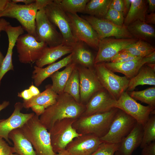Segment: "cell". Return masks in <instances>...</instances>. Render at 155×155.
<instances>
[{
    "label": "cell",
    "mask_w": 155,
    "mask_h": 155,
    "mask_svg": "<svg viewBox=\"0 0 155 155\" xmlns=\"http://www.w3.org/2000/svg\"><path fill=\"white\" fill-rule=\"evenodd\" d=\"M138 57L132 55L127 52L122 50L118 53L111 59L110 62H123L133 60Z\"/></svg>",
    "instance_id": "ab89813d"
},
{
    "label": "cell",
    "mask_w": 155,
    "mask_h": 155,
    "mask_svg": "<svg viewBox=\"0 0 155 155\" xmlns=\"http://www.w3.org/2000/svg\"><path fill=\"white\" fill-rule=\"evenodd\" d=\"M148 4L149 11L151 12H154L155 10V0H147Z\"/></svg>",
    "instance_id": "f907efd6"
},
{
    "label": "cell",
    "mask_w": 155,
    "mask_h": 155,
    "mask_svg": "<svg viewBox=\"0 0 155 155\" xmlns=\"http://www.w3.org/2000/svg\"><path fill=\"white\" fill-rule=\"evenodd\" d=\"M1 31H0V38L1 37ZM4 57L0 50V67L3 61Z\"/></svg>",
    "instance_id": "9f6ffc18"
},
{
    "label": "cell",
    "mask_w": 155,
    "mask_h": 155,
    "mask_svg": "<svg viewBox=\"0 0 155 155\" xmlns=\"http://www.w3.org/2000/svg\"><path fill=\"white\" fill-rule=\"evenodd\" d=\"M31 108L35 114L38 116H40L45 109L42 106L38 105L33 106Z\"/></svg>",
    "instance_id": "bcb514c9"
},
{
    "label": "cell",
    "mask_w": 155,
    "mask_h": 155,
    "mask_svg": "<svg viewBox=\"0 0 155 155\" xmlns=\"http://www.w3.org/2000/svg\"><path fill=\"white\" fill-rule=\"evenodd\" d=\"M76 65L75 63L72 62L66 66L62 71H57L50 77L52 82V89L58 94L64 93L66 83Z\"/></svg>",
    "instance_id": "f546056e"
},
{
    "label": "cell",
    "mask_w": 155,
    "mask_h": 155,
    "mask_svg": "<svg viewBox=\"0 0 155 155\" xmlns=\"http://www.w3.org/2000/svg\"><path fill=\"white\" fill-rule=\"evenodd\" d=\"M155 71V63H147L145 64Z\"/></svg>",
    "instance_id": "11a10c76"
},
{
    "label": "cell",
    "mask_w": 155,
    "mask_h": 155,
    "mask_svg": "<svg viewBox=\"0 0 155 155\" xmlns=\"http://www.w3.org/2000/svg\"><path fill=\"white\" fill-rule=\"evenodd\" d=\"M137 123L134 118L118 109L108 132L100 139L102 142L120 143L129 133Z\"/></svg>",
    "instance_id": "ba28073f"
},
{
    "label": "cell",
    "mask_w": 155,
    "mask_h": 155,
    "mask_svg": "<svg viewBox=\"0 0 155 155\" xmlns=\"http://www.w3.org/2000/svg\"><path fill=\"white\" fill-rule=\"evenodd\" d=\"M10 103L9 101H4L0 105V112L2 110L6 108L9 104ZM2 119H0V121Z\"/></svg>",
    "instance_id": "f5cc1de1"
},
{
    "label": "cell",
    "mask_w": 155,
    "mask_h": 155,
    "mask_svg": "<svg viewBox=\"0 0 155 155\" xmlns=\"http://www.w3.org/2000/svg\"><path fill=\"white\" fill-rule=\"evenodd\" d=\"M58 95L53 90L51 85H48L46 86L45 90L38 94L29 100H23V108L28 109L38 105L46 109L56 102Z\"/></svg>",
    "instance_id": "484cf974"
},
{
    "label": "cell",
    "mask_w": 155,
    "mask_h": 155,
    "mask_svg": "<svg viewBox=\"0 0 155 155\" xmlns=\"http://www.w3.org/2000/svg\"><path fill=\"white\" fill-rule=\"evenodd\" d=\"M104 18L116 25L120 26H123L125 18L124 14L122 12L109 8Z\"/></svg>",
    "instance_id": "8d00e7d4"
},
{
    "label": "cell",
    "mask_w": 155,
    "mask_h": 155,
    "mask_svg": "<svg viewBox=\"0 0 155 155\" xmlns=\"http://www.w3.org/2000/svg\"><path fill=\"white\" fill-rule=\"evenodd\" d=\"M145 22L148 24H155V13L154 12L150 13L149 14H147L145 18Z\"/></svg>",
    "instance_id": "7dc6e473"
},
{
    "label": "cell",
    "mask_w": 155,
    "mask_h": 155,
    "mask_svg": "<svg viewBox=\"0 0 155 155\" xmlns=\"http://www.w3.org/2000/svg\"><path fill=\"white\" fill-rule=\"evenodd\" d=\"M114 155H121L119 154V153L118 152V151H117L115 152L114 154Z\"/></svg>",
    "instance_id": "6f0895ef"
},
{
    "label": "cell",
    "mask_w": 155,
    "mask_h": 155,
    "mask_svg": "<svg viewBox=\"0 0 155 155\" xmlns=\"http://www.w3.org/2000/svg\"><path fill=\"white\" fill-rule=\"evenodd\" d=\"M35 30L37 40L45 43L49 47L55 46L63 44L61 34L47 18L45 8L40 9L37 12Z\"/></svg>",
    "instance_id": "30bf717a"
},
{
    "label": "cell",
    "mask_w": 155,
    "mask_h": 155,
    "mask_svg": "<svg viewBox=\"0 0 155 155\" xmlns=\"http://www.w3.org/2000/svg\"><path fill=\"white\" fill-rule=\"evenodd\" d=\"M76 66L79 74L80 102L85 105L93 95L103 88L93 69Z\"/></svg>",
    "instance_id": "9a60e30c"
},
{
    "label": "cell",
    "mask_w": 155,
    "mask_h": 155,
    "mask_svg": "<svg viewBox=\"0 0 155 155\" xmlns=\"http://www.w3.org/2000/svg\"><path fill=\"white\" fill-rule=\"evenodd\" d=\"M135 38H107L100 40L94 64L109 62L118 53L137 41Z\"/></svg>",
    "instance_id": "5bb4252c"
},
{
    "label": "cell",
    "mask_w": 155,
    "mask_h": 155,
    "mask_svg": "<svg viewBox=\"0 0 155 155\" xmlns=\"http://www.w3.org/2000/svg\"><path fill=\"white\" fill-rule=\"evenodd\" d=\"M8 138L13 143L15 153L19 155H37L31 143L20 128L11 131L9 134Z\"/></svg>",
    "instance_id": "d4e9b609"
},
{
    "label": "cell",
    "mask_w": 155,
    "mask_h": 155,
    "mask_svg": "<svg viewBox=\"0 0 155 155\" xmlns=\"http://www.w3.org/2000/svg\"><path fill=\"white\" fill-rule=\"evenodd\" d=\"M39 9L36 1L25 5L13 3L9 0L5 8L0 11V18L6 17L16 19L24 30L36 38L35 19Z\"/></svg>",
    "instance_id": "277c9868"
},
{
    "label": "cell",
    "mask_w": 155,
    "mask_h": 155,
    "mask_svg": "<svg viewBox=\"0 0 155 155\" xmlns=\"http://www.w3.org/2000/svg\"><path fill=\"white\" fill-rule=\"evenodd\" d=\"M118 109L114 108L105 112L80 116L73 124V127L82 135H92L101 138L108 132Z\"/></svg>",
    "instance_id": "7a4b0ae2"
},
{
    "label": "cell",
    "mask_w": 155,
    "mask_h": 155,
    "mask_svg": "<svg viewBox=\"0 0 155 155\" xmlns=\"http://www.w3.org/2000/svg\"><path fill=\"white\" fill-rule=\"evenodd\" d=\"M81 17L90 23L97 33L100 40L111 37L117 38H134L127 27L124 25L119 26L104 18H98L89 15L83 16Z\"/></svg>",
    "instance_id": "4fadbf2b"
},
{
    "label": "cell",
    "mask_w": 155,
    "mask_h": 155,
    "mask_svg": "<svg viewBox=\"0 0 155 155\" xmlns=\"http://www.w3.org/2000/svg\"><path fill=\"white\" fill-rule=\"evenodd\" d=\"M115 108L123 111L143 126L150 115L155 114L154 107L148 105L144 106L138 103L126 91L124 92L117 100Z\"/></svg>",
    "instance_id": "8fae6325"
},
{
    "label": "cell",
    "mask_w": 155,
    "mask_h": 155,
    "mask_svg": "<svg viewBox=\"0 0 155 155\" xmlns=\"http://www.w3.org/2000/svg\"><path fill=\"white\" fill-rule=\"evenodd\" d=\"M142 148V155H155V142H152Z\"/></svg>",
    "instance_id": "7bdbcfd3"
},
{
    "label": "cell",
    "mask_w": 155,
    "mask_h": 155,
    "mask_svg": "<svg viewBox=\"0 0 155 155\" xmlns=\"http://www.w3.org/2000/svg\"><path fill=\"white\" fill-rule=\"evenodd\" d=\"M142 62L144 65L147 63H155V51L143 57Z\"/></svg>",
    "instance_id": "f6af8a7d"
},
{
    "label": "cell",
    "mask_w": 155,
    "mask_h": 155,
    "mask_svg": "<svg viewBox=\"0 0 155 155\" xmlns=\"http://www.w3.org/2000/svg\"><path fill=\"white\" fill-rule=\"evenodd\" d=\"M14 153L13 147L10 146L3 139L0 137V155H11Z\"/></svg>",
    "instance_id": "60d3db41"
},
{
    "label": "cell",
    "mask_w": 155,
    "mask_h": 155,
    "mask_svg": "<svg viewBox=\"0 0 155 155\" xmlns=\"http://www.w3.org/2000/svg\"><path fill=\"white\" fill-rule=\"evenodd\" d=\"M72 50V47L63 43L55 46H47L40 58L35 63V65L42 68L45 65L54 63L62 57L71 53Z\"/></svg>",
    "instance_id": "603a6c76"
},
{
    "label": "cell",
    "mask_w": 155,
    "mask_h": 155,
    "mask_svg": "<svg viewBox=\"0 0 155 155\" xmlns=\"http://www.w3.org/2000/svg\"><path fill=\"white\" fill-rule=\"evenodd\" d=\"M84 42L78 41L72 47V62L76 65L93 69L95 57Z\"/></svg>",
    "instance_id": "7402d4cb"
},
{
    "label": "cell",
    "mask_w": 155,
    "mask_h": 155,
    "mask_svg": "<svg viewBox=\"0 0 155 155\" xmlns=\"http://www.w3.org/2000/svg\"><path fill=\"white\" fill-rule=\"evenodd\" d=\"M10 24V23L3 18H0V31H5L7 26Z\"/></svg>",
    "instance_id": "681fc988"
},
{
    "label": "cell",
    "mask_w": 155,
    "mask_h": 155,
    "mask_svg": "<svg viewBox=\"0 0 155 155\" xmlns=\"http://www.w3.org/2000/svg\"><path fill=\"white\" fill-rule=\"evenodd\" d=\"M19 61L24 64L35 63L41 57L48 46L39 42L27 33L20 35L16 44Z\"/></svg>",
    "instance_id": "52a82bcc"
},
{
    "label": "cell",
    "mask_w": 155,
    "mask_h": 155,
    "mask_svg": "<svg viewBox=\"0 0 155 155\" xmlns=\"http://www.w3.org/2000/svg\"><path fill=\"white\" fill-rule=\"evenodd\" d=\"M93 69L103 88L117 100L127 90L129 79L115 74L105 66L104 63L95 64Z\"/></svg>",
    "instance_id": "5b68a950"
},
{
    "label": "cell",
    "mask_w": 155,
    "mask_h": 155,
    "mask_svg": "<svg viewBox=\"0 0 155 155\" xmlns=\"http://www.w3.org/2000/svg\"><path fill=\"white\" fill-rule=\"evenodd\" d=\"M23 108L22 103L16 102L11 115L7 119H3L0 121V137L5 139L10 145H11L12 143L8 138L9 133L15 129L20 128L35 114L34 113H21Z\"/></svg>",
    "instance_id": "2e32d148"
},
{
    "label": "cell",
    "mask_w": 155,
    "mask_h": 155,
    "mask_svg": "<svg viewBox=\"0 0 155 155\" xmlns=\"http://www.w3.org/2000/svg\"><path fill=\"white\" fill-rule=\"evenodd\" d=\"M85 109V105L77 102L70 95L64 92L58 95L54 104L45 109L39 120L49 131L56 122L64 119H77Z\"/></svg>",
    "instance_id": "6da1fadb"
},
{
    "label": "cell",
    "mask_w": 155,
    "mask_h": 155,
    "mask_svg": "<svg viewBox=\"0 0 155 155\" xmlns=\"http://www.w3.org/2000/svg\"><path fill=\"white\" fill-rule=\"evenodd\" d=\"M155 140V116L150 117L143 126V135L140 147L143 148Z\"/></svg>",
    "instance_id": "e575fe53"
},
{
    "label": "cell",
    "mask_w": 155,
    "mask_h": 155,
    "mask_svg": "<svg viewBox=\"0 0 155 155\" xmlns=\"http://www.w3.org/2000/svg\"><path fill=\"white\" fill-rule=\"evenodd\" d=\"M133 44L127 48L123 50L127 52L131 55L136 57H144L145 56V55L143 53L137 50L133 45Z\"/></svg>",
    "instance_id": "ee69618b"
},
{
    "label": "cell",
    "mask_w": 155,
    "mask_h": 155,
    "mask_svg": "<svg viewBox=\"0 0 155 155\" xmlns=\"http://www.w3.org/2000/svg\"><path fill=\"white\" fill-rule=\"evenodd\" d=\"M64 92L70 95L77 102L81 103L79 74L76 65L68 80L64 90Z\"/></svg>",
    "instance_id": "d6a6232c"
},
{
    "label": "cell",
    "mask_w": 155,
    "mask_h": 155,
    "mask_svg": "<svg viewBox=\"0 0 155 155\" xmlns=\"http://www.w3.org/2000/svg\"><path fill=\"white\" fill-rule=\"evenodd\" d=\"M11 155H18V154L17 153H13V154H11Z\"/></svg>",
    "instance_id": "91938a15"
},
{
    "label": "cell",
    "mask_w": 155,
    "mask_h": 155,
    "mask_svg": "<svg viewBox=\"0 0 155 155\" xmlns=\"http://www.w3.org/2000/svg\"><path fill=\"white\" fill-rule=\"evenodd\" d=\"M132 0H123L124 3V16L128 13L130 8Z\"/></svg>",
    "instance_id": "c3c4849f"
},
{
    "label": "cell",
    "mask_w": 155,
    "mask_h": 155,
    "mask_svg": "<svg viewBox=\"0 0 155 155\" xmlns=\"http://www.w3.org/2000/svg\"><path fill=\"white\" fill-rule=\"evenodd\" d=\"M5 31L7 35L8 46L6 54L0 67V86L5 75L9 71L14 70L12 60L13 49L18 38L24 32V30L21 25L13 26L10 24L6 27Z\"/></svg>",
    "instance_id": "d6986e66"
},
{
    "label": "cell",
    "mask_w": 155,
    "mask_h": 155,
    "mask_svg": "<svg viewBox=\"0 0 155 155\" xmlns=\"http://www.w3.org/2000/svg\"><path fill=\"white\" fill-rule=\"evenodd\" d=\"M143 57H138L134 59L123 62L104 63L105 66L113 72L123 74L129 79L135 76L141 68L144 65L142 63Z\"/></svg>",
    "instance_id": "cb8c5ba5"
},
{
    "label": "cell",
    "mask_w": 155,
    "mask_h": 155,
    "mask_svg": "<svg viewBox=\"0 0 155 155\" xmlns=\"http://www.w3.org/2000/svg\"><path fill=\"white\" fill-rule=\"evenodd\" d=\"M127 92L129 95L135 100H140L148 105L155 107V86L141 91H133Z\"/></svg>",
    "instance_id": "836d02e7"
},
{
    "label": "cell",
    "mask_w": 155,
    "mask_h": 155,
    "mask_svg": "<svg viewBox=\"0 0 155 155\" xmlns=\"http://www.w3.org/2000/svg\"><path fill=\"white\" fill-rule=\"evenodd\" d=\"M9 0H0V11L5 7Z\"/></svg>",
    "instance_id": "db71d44e"
},
{
    "label": "cell",
    "mask_w": 155,
    "mask_h": 155,
    "mask_svg": "<svg viewBox=\"0 0 155 155\" xmlns=\"http://www.w3.org/2000/svg\"><path fill=\"white\" fill-rule=\"evenodd\" d=\"M1 104L0 103V105Z\"/></svg>",
    "instance_id": "94428289"
},
{
    "label": "cell",
    "mask_w": 155,
    "mask_h": 155,
    "mask_svg": "<svg viewBox=\"0 0 155 155\" xmlns=\"http://www.w3.org/2000/svg\"><path fill=\"white\" fill-rule=\"evenodd\" d=\"M54 1L66 13H84L89 0H54Z\"/></svg>",
    "instance_id": "1f68e13d"
},
{
    "label": "cell",
    "mask_w": 155,
    "mask_h": 155,
    "mask_svg": "<svg viewBox=\"0 0 155 155\" xmlns=\"http://www.w3.org/2000/svg\"><path fill=\"white\" fill-rule=\"evenodd\" d=\"M40 93V91L37 87L32 84L28 89L18 93V96L22 98L24 100H27L37 95Z\"/></svg>",
    "instance_id": "f35d334b"
},
{
    "label": "cell",
    "mask_w": 155,
    "mask_h": 155,
    "mask_svg": "<svg viewBox=\"0 0 155 155\" xmlns=\"http://www.w3.org/2000/svg\"><path fill=\"white\" fill-rule=\"evenodd\" d=\"M144 85L155 86V71L145 65L135 76L129 79L127 92L133 91L137 86Z\"/></svg>",
    "instance_id": "83f0119b"
},
{
    "label": "cell",
    "mask_w": 155,
    "mask_h": 155,
    "mask_svg": "<svg viewBox=\"0 0 155 155\" xmlns=\"http://www.w3.org/2000/svg\"><path fill=\"white\" fill-rule=\"evenodd\" d=\"M11 1L15 3H22L24 4V5H28L35 2L36 0H12Z\"/></svg>",
    "instance_id": "816d5d0a"
},
{
    "label": "cell",
    "mask_w": 155,
    "mask_h": 155,
    "mask_svg": "<svg viewBox=\"0 0 155 155\" xmlns=\"http://www.w3.org/2000/svg\"><path fill=\"white\" fill-rule=\"evenodd\" d=\"M127 28L133 37L138 40H148L155 38L154 29L145 22L137 20L129 25Z\"/></svg>",
    "instance_id": "f1b7e54d"
},
{
    "label": "cell",
    "mask_w": 155,
    "mask_h": 155,
    "mask_svg": "<svg viewBox=\"0 0 155 155\" xmlns=\"http://www.w3.org/2000/svg\"><path fill=\"white\" fill-rule=\"evenodd\" d=\"M112 0H91L87 3L85 13L99 18H104Z\"/></svg>",
    "instance_id": "4dcf8cb0"
},
{
    "label": "cell",
    "mask_w": 155,
    "mask_h": 155,
    "mask_svg": "<svg viewBox=\"0 0 155 155\" xmlns=\"http://www.w3.org/2000/svg\"><path fill=\"white\" fill-rule=\"evenodd\" d=\"M70 21L74 36L78 41L98 50L100 39L90 23L77 14L66 13Z\"/></svg>",
    "instance_id": "7c38bea8"
},
{
    "label": "cell",
    "mask_w": 155,
    "mask_h": 155,
    "mask_svg": "<svg viewBox=\"0 0 155 155\" xmlns=\"http://www.w3.org/2000/svg\"><path fill=\"white\" fill-rule=\"evenodd\" d=\"M117 100L103 88L95 93L85 104V109L82 116L108 111L115 108Z\"/></svg>",
    "instance_id": "e0dca14e"
},
{
    "label": "cell",
    "mask_w": 155,
    "mask_h": 155,
    "mask_svg": "<svg viewBox=\"0 0 155 155\" xmlns=\"http://www.w3.org/2000/svg\"><path fill=\"white\" fill-rule=\"evenodd\" d=\"M109 8L122 12L124 14V3L123 0H112Z\"/></svg>",
    "instance_id": "b9f144b4"
},
{
    "label": "cell",
    "mask_w": 155,
    "mask_h": 155,
    "mask_svg": "<svg viewBox=\"0 0 155 155\" xmlns=\"http://www.w3.org/2000/svg\"><path fill=\"white\" fill-rule=\"evenodd\" d=\"M120 143L102 142L91 155H114L119 149Z\"/></svg>",
    "instance_id": "d590c367"
},
{
    "label": "cell",
    "mask_w": 155,
    "mask_h": 155,
    "mask_svg": "<svg viewBox=\"0 0 155 155\" xmlns=\"http://www.w3.org/2000/svg\"><path fill=\"white\" fill-rule=\"evenodd\" d=\"M133 45L145 56L155 51L154 47L149 43L143 40H138L133 44Z\"/></svg>",
    "instance_id": "74e56055"
},
{
    "label": "cell",
    "mask_w": 155,
    "mask_h": 155,
    "mask_svg": "<svg viewBox=\"0 0 155 155\" xmlns=\"http://www.w3.org/2000/svg\"><path fill=\"white\" fill-rule=\"evenodd\" d=\"M55 155H65L62 153L56 154Z\"/></svg>",
    "instance_id": "680465c9"
},
{
    "label": "cell",
    "mask_w": 155,
    "mask_h": 155,
    "mask_svg": "<svg viewBox=\"0 0 155 155\" xmlns=\"http://www.w3.org/2000/svg\"><path fill=\"white\" fill-rule=\"evenodd\" d=\"M76 119L66 118L56 122L49 131L50 134L51 146L56 154L64 151L73 139L82 135L73 127Z\"/></svg>",
    "instance_id": "8992f818"
},
{
    "label": "cell",
    "mask_w": 155,
    "mask_h": 155,
    "mask_svg": "<svg viewBox=\"0 0 155 155\" xmlns=\"http://www.w3.org/2000/svg\"><path fill=\"white\" fill-rule=\"evenodd\" d=\"M147 0H132L129 9L124 19L123 25L127 27L137 20L145 22L148 6Z\"/></svg>",
    "instance_id": "4316f807"
},
{
    "label": "cell",
    "mask_w": 155,
    "mask_h": 155,
    "mask_svg": "<svg viewBox=\"0 0 155 155\" xmlns=\"http://www.w3.org/2000/svg\"><path fill=\"white\" fill-rule=\"evenodd\" d=\"M32 144L37 155H55L51 143L50 134L35 114L20 128Z\"/></svg>",
    "instance_id": "3957f363"
},
{
    "label": "cell",
    "mask_w": 155,
    "mask_h": 155,
    "mask_svg": "<svg viewBox=\"0 0 155 155\" xmlns=\"http://www.w3.org/2000/svg\"><path fill=\"white\" fill-rule=\"evenodd\" d=\"M143 135V126L136 123L129 133L120 143L117 151L121 155H131L133 151L140 146Z\"/></svg>",
    "instance_id": "44dd1931"
},
{
    "label": "cell",
    "mask_w": 155,
    "mask_h": 155,
    "mask_svg": "<svg viewBox=\"0 0 155 155\" xmlns=\"http://www.w3.org/2000/svg\"><path fill=\"white\" fill-rule=\"evenodd\" d=\"M102 142L95 136L82 135L73 139L60 153L65 155H91Z\"/></svg>",
    "instance_id": "ac0fdd59"
},
{
    "label": "cell",
    "mask_w": 155,
    "mask_h": 155,
    "mask_svg": "<svg viewBox=\"0 0 155 155\" xmlns=\"http://www.w3.org/2000/svg\"><path fill=\"white\" fill-rule=\"evenodd\" d=\"M72 54L59 61L50 65L45 68L39 67L35 65L32 72V78L35 86L39 87L46 79L61 68L72 62Z\"/></svg>",
    "instance_id": "ffe728a7"
},
{
    "label": "cell",
    "mask_w": 155,
    "mask_h": 155,
    "mask_svg": "<svg viewBox=\"0 0 155 155\" xmlns=\"http://www.w3.org/2000/svg\"><path fill=\"white\" fill-rule=\"evenodd\" d=\"M45 13L49 20L59 29L63 44L73 47L78 41L73 34L69 18L53 0L45 8Z\"/></svg>",
    "instance_id": "9c48e42d"
}]
</instances>
